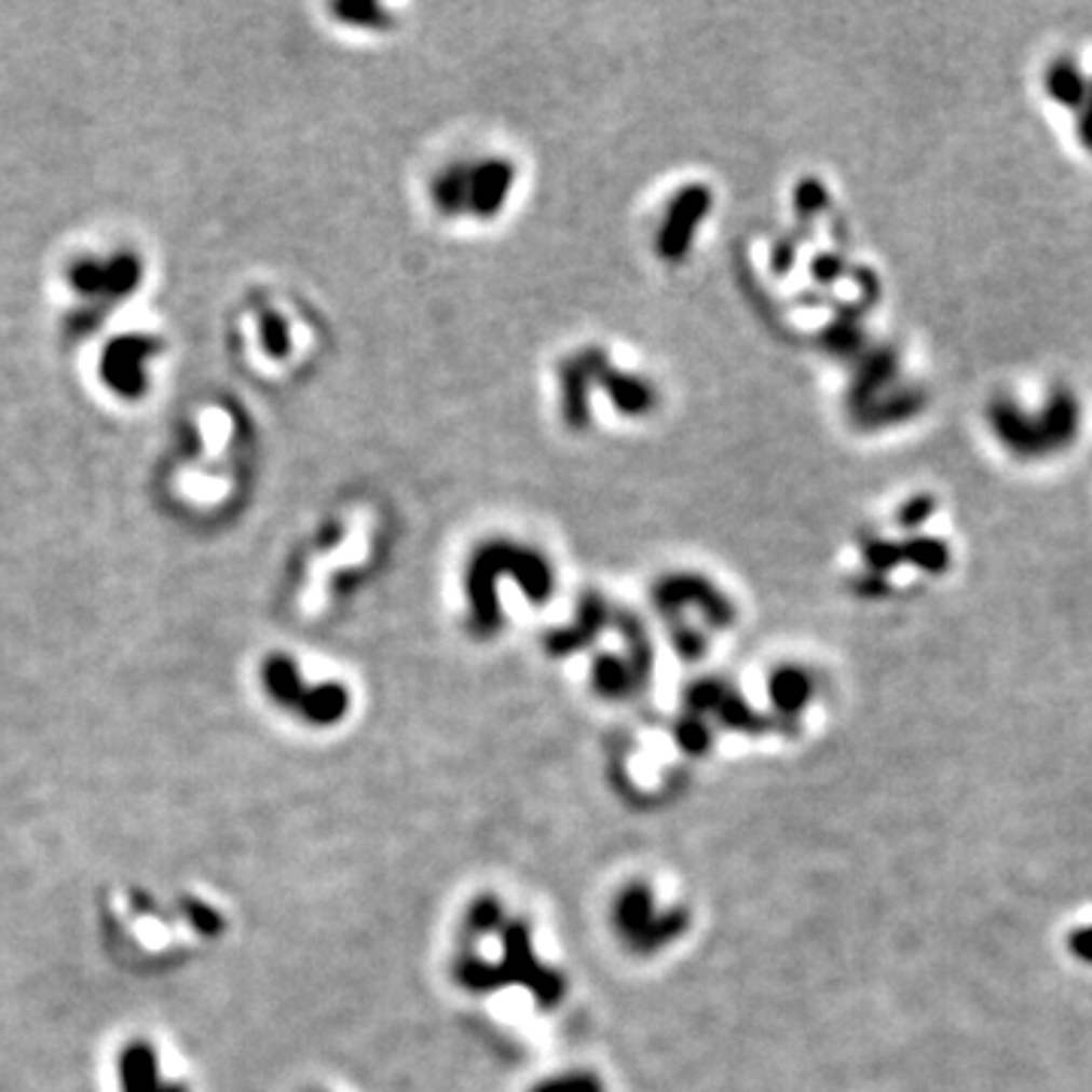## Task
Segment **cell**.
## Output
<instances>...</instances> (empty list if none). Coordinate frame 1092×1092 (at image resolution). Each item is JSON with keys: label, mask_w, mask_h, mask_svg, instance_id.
I'll return each mask as SVG.
<instances>
[{"label": "cell", "mask_w": 1092, "mask_h": 1092, "mask_svg": "<svg viewBox=\"0 0 1092 1092\" xmlns=\"http://www.w3.org/2000/svg\"><path fill=\"white\" fill-rule=\"evenodd\" d=\"M519 167L504 155H459L428 177L425 197L447 222H495L514 201Z\"/></svg>", "instance_id": "1"}, {"label": "cell", "mask_w": 1092, "mask_h": 1092, "mask_svg": "<svg viewBox=\"0 0 1092 1092\" xmlns=\"http://www.w3.org/2000/svg\"><path fill=\"white\" fill-rule=\"evenodd\" d=\"M710 213V189L707 186H690L683 192H677L668 207H665V219L653 228V249L659 252L665 261H683L695 246V234L698 228L707 222Z\"/></svg>", "instance_id": "2"}, {"label": "cell", "mask_w": 1092, "mask_h": 1092, "mask_svg": "<svg viewBox=\"0 0 1092 1092\" xmlns=\"http://www.w3.org/2000/svg\"><path fill=\"white\" fill-rule=\"evenodd\" d=\"M271 340V350L276 355L286 353V335H283V322L279 319H268L264 322V346Z\"/></svg>", "instance_id": "6"}, {"label": "cell", "mask_w": 1092, "mask_h": 1092, "mask_svg": "<svg viewBox=\"0 0 1092 1092\" xmlns=\"http://www.w3.org/2000/svg\"><path fill=\"white\" fill-rule=\"evenodd\" d=\"M73 276V286L82 291V295H92V298H119V295H128L137 279H140V268L134 258H113L107 264H97V261H82L77 264V271L70 273Z\"/></svg>", "instance_id": "3"}, {"label": "cell", "mask_w": 1092, "mask_h": 1092, "mask_svg": "<svg viewBox=\"0 0 1092 1092\" xmlns=\"http://www.w3.org/2000/svg\"><path fill=\"white\" fill-rule=\"evenodd\" d=\"M1047 88H1050L1053 100H1060L1065 107H1080L1090 97V82L1083 80V73L1068 62H1062L1050 70Z\"/></svg>", "instance_id": "5"}, {"label": "cell", "mask_w": 1092, "mask_h": 1092, "mask_svg": "<svg viewBox=\"0 0 1092 1092\" xmlns=\"http://www.w3.org/2000/svg\"><path fill=\"white\" fill-rule=\"evenodd\" d=\"M155 350V343L146 338H122L115 340L113 346L107 350V358H104V377L107 383L122 392V395H140L144 392V365L149 353Z\"/></svg>", "instance_id": "4"}]
</instances>
